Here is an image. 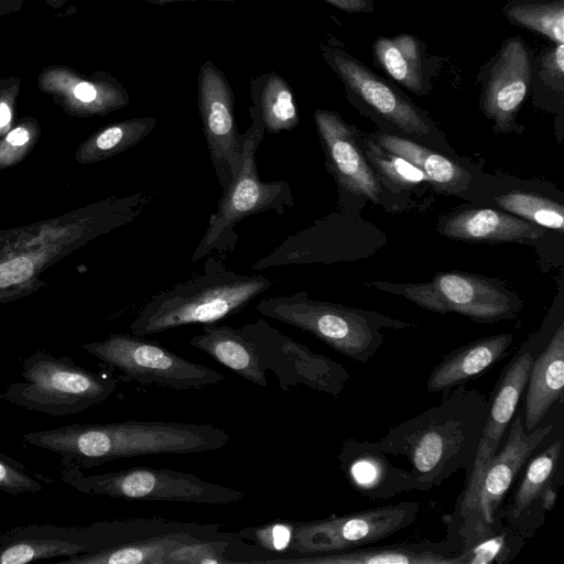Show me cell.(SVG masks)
<instances>
[{"label": "cell", "instance_id": "cell-1", "mask_svg": "<svg viewBox=\"0 0 564 564\" xmlns=\"http://www.w3.org/2000/svg\"><path fill=\"white\" fill-rule=\"evenodd\" d=\"M22 440L57 454L64 466L89 469L121 458L213 452L226 446L230 435L210 423L129 420L75 423L28 432Z\"/></svg>", "mask_w": 564, "mask_h": 564}, {"label": "cell", "instance_id": "cell-2", "mask_svg": "<svg viewBox=\"0 0 564 564\" xmlns=\"http://www.w3.org/2000/svg\"><path fill=\"white\" fill-rule=\"evenodd\" d=\"M189 344L262 388L268 386L267 371H272L284 393L292 386L304 384L337 397L349 380L343 365L283 335L264 319L239 327L204 324Z\"/></svg>", "mask_w": 564, "mask_h": 564}, {"label": "cell", "instance_id": "cell-3", "mask_svg": "<svg viewBox=\"0 0 564 564\" xmlns=\"http://www.w3.org/2000/svg\"><path fill=\"white\" fill-rule=\"evenodd\" d=\"M489 400L465 384L445 392L441 403L399 423L377 441L387 455L404 456L427 487L469 471L486 422Z\"/></svg>", "mask_w": 564, "mask_h": 564}, {"label": "cell", "instance_id": "cell-4", "mask_svg": "<svg viewBox=\"0 0 564 564\" xmlns=\"http://www.w3.org/2000/svg\"><path fill=\"white\" fill-rule=\"evenodd\" d=\"M221 254L210 256L202 274L154 295L130 325L132 334L147 337L185 325L216 323L271 288L264 275L230 270Z\"/></svg>", "mask_w": 564, "mask_h": 564}, {"label": "cell", "instance_id": "cell-5", "mask_svg": "<svg viewBox=\"0 0 564 564\" xmlns=\"http://www.w3.org/2000/svg\"><path fill=\"white\" fill-rule=\"evenodd\" d=\"M256 310L263 316L314 335L346 357L368 364L383 343L381 328L409 324L375 312L312 300L305 291L265 297Z\"/></svg>", "mask_w": 564, "mask_h": 564}, {"label": "cell", "instance_id": "cell-6", "mask_svg": "<svg viewBox=\"0 0 564 564\" xmlns=\"http://www.w3.org/2000/svg\"><path fill=\"white\" fill-rule=\"evenodd\" d=\"M20 365L23 380L9 384L0 399L51 416L82 413L106 401L117 387L111 375L94 372L67 356L37 350Z\"/></svg>", "mask_w": 564, "mask_h": 564}, {"label": "cell", "instance_id": "cell-7", "mask_svg": "<svg viewBox=\"0 0 564 564\" xmlns=\"http://www.w3.org/2000/svg\"><path fill=\"white\" fill-rule=\"evenodd\" d=\"M249 112L251 124L243 133L241 169L223 192L215 213L209 217L207 229L193 252V262L213 252H232L238 239L234 228L241 220L269 210L282 216L294 207L289 182H264L259 176L256 156L265 131L253 106Z\"/></svg>", "mask_w": 564, "mask_h": 564}, {"label": "cell", "instance_id": "cell-8", "mask_svg": "<svg viewBox=\"0 0 564 564\" xmlns=\"http://www.w3.org/2000/svg\"><path fill=\"white\" fill-rule=\"evenodd\" d=\"M61 479L78 492L116 499L231 505L246 497L245 491L164 467L139 466L86 475L82 469L61 465Z\"/></svg>", "mask_w": 564, "mask_h": 564}, {"label": "cell", "instance_id": "cell-9", "mask_svg": "<svg viewBox=\"0 0 564 564\" xmlns=\"http://www.w3.org/2000/svg\"><path fill=\"white\" fill-rule=\"evenodd\" d=\"M82 347L127 379L141 384L199 390L226 379L210 367L187 360L158 341L137 335L115 334Z\"/></svg>", "mask_w": 564, "mask_h": 564}, {"label": "cell", "instance_id": "cell-10", "mask_svg": "<svg viewBox=\"0 0 564 564\" xmlns=\"http://www.w3.org/2000/svg\"><path fill=\"white\" fill-rule=\"evenodd\" d=\"M419 508L416 501H402L322 520L295 521L288 549L292 555L288 557L351 550L379 542L414 523Z\"/></svg>", "mask_w": 564, "mask_h": 564}, {"label": "cell", "instance_id": "cell-11", "mask_svg": "<svg viewBox=\"0 0 564 564\" xmlns=\"http://www.w3.org/2000/svg\"><path fill=\"white\" fill-rule=\"evenodd\" d=\"M373 285L404 296L414 304L441 314L458 313L476 323H494L512 318L521 303L492 281L463 272H443L431 282Z\"/></svg>", "mask_w": 564, "mask_h": 564}, {"label": "cell", "instance_id": "cell-12", "mask_svg": "<svg viewBox=\"0 0 564 564\" xmlns=\"http://www.w3.org/2000/svg\"><path fill=\"white\" fill-rule=\"evenodd\" d=\"M197 107L209 158L224 192L241 169L245 135L236 123L232 88L209 59L199 68Z\"/></svg>", "mask_w": 564, "mask_h": 564}, {"label": "cell", "instance_id": "cell-13", "mask_svg": "<svg viewBox=\"0 0 564 564\" xmlns=\"http://www.w3.org/2000/svg\"><path fill=\"white\" fill-rule=\"evenodd\" d=\"M534 358L532 345L525 343L499 378L489 400L487 417L474 462L466 474L465 487L453 514L462 516L477 507L484 471L499 449L502 437L514 416Z\"/></svg>", "mask_w": 564, "mask_h": 564}, {"label": "cell", "instance_id": "cell-14", "mask_svg": "<svg viewBox=\"0 0 564 564\" xmlns=\"http://www.w3.org/2000/svg\"><path fill=\"white\" fill-rule=\"evenodd\" d=\"M321 51L350 97L408 134L431 133L432 126L424 112L390 82L336 45L322 44Z\"/></svg>", "mask_w": 564, "mask_h": 564}, {"label": "cell", "instance_id": "cell-15", "mask_svg": "<svg viewBox=\"0 0 564 564\" xmlns=\"http://www.w3.org/2000/svg\"><path fill=\"white\" fill-rule=\"evenodd\" d=\"M532 75L531 53L518 36L507 39L492 61L484 79L481 108L494 121L495 129L508 132L527 97Z\"/></svg>", "mask_w": 564, "mask_h": 564}, {"label": "cell", "instance_id": "cell-16", "mask_svg": "<svg viewBox=\"0 0 564 564\" xmlns=\"http://www.w3.org/2000/svg\"><path fill=\"white\" fill-rule=\"evenodd\" d=\"M313 118L326 166L339 187L379 203L382 186L357 141L354 127L332 110L316 109Z\"/></svg>", "mask_w": 564, "mask_h": 564}, {"label": "cell", "instance_id": "cell-17", "mask_svg": "<svg viewBox=\"0 0 564 564\" xmlns=\"http://www.w3.org/2000/svg\"><path fill=\"white\" fill-rule=\"evenodd\" d=\"M337 458L349 485L368 499L384 500L404 491L429 490L411 470L391 464L377 442L346 438Z\"/></svg>", "mask_w": 564, "mask_h": 564}, {"label": "cell", "instance_id": "cell-18", "mask_svg": "<svg viewBox=\"0 0 564 564\" xmlns=\"http://www.w3.org/2000/svg\"><path fill=\"white\" fill-rule=\"evenodd\" d=\"M91 551L89 525L26 524L0 533V564H26Z\"/></svg>", "mask_w": 564, "mask_h": 564}, {"label": "cell", "instance_id": "cell-19", "mask_svg": "<svg viewBox=\"0 0 564 564\" xmlns=\"http://www.w3.org/2000/svg\"><path fill=\"white\" fill-rule=\"evenodd\" d=\"M510 423L503 446L497 451L484 471L477 497V507L488 522L496 520L499 507L520 470L553 429L546 425L527 432L521 414H517Z\"/></svg>", "mask_w": 564, "mask_h": 564}, {"label": "cell", "instance_id": "cell-20", "mask_svg": "<svg viewBox=\"0 0 564 564\" xmlns=\"http://www.w3.org/2000/svg\"><path fill=\"white\" fill-rule=\"evenodd\" d=\"M220 525L177 521L173 527L97 552L65 557L59 564H165L167 554L180 545L213 536Z\"/></svg>", "mask_w": 564, "mask_h": 564}, {"label": "cell", "instance_id": "cell-21", "mask_svg": "<svg viewBox=\"0 0 564 564\" xmlns=\"http://www.w3.org/2000/svg\"><path fill=\"white\" fill-rule=\"evenodd\" d=\"M458 542L398 543L275 560L282 564H459Z\"/></svg>", "mask_w": 564, "mask_h": 564}, {"label": "cell", "instance_id": "cell-22", "mask_svg": "<svg viewBox=\"0 0 564 564\" xmlns=\"http://www.w3.org/2000/svg\"><path fill=\"white\" fill-rule=\"evenodd\" d=\"M447 522L457 525L455 531L460 547L459 564H503L509 562L521 549L522 538L511 533L501 524L500 518L488 522L480 509L475 507L462 516L448 514Z\"/></svg>", "mask_w": 564, "mask_h": 564}, {"label": "cell", "instance_id": "cell-23", "mask_svg": "<svg viewBox=\"0 0 564 564\" xmlns=\"http://www.w3.org/2000/svg\"><path fill=\"white\" fill-rule=\"evenodd\" d=\"M513 335L502 333L482 337L442 357L429 376V392H448L466 384L505 357Z\"/></svg>", "mask_w": 564, "mask_h": 564}, {"label": "cell", "instance_id": "cell-24", "mask_svg": "<svg viewBox=\"0 0 564 564\" xmlns=\"http://www.w3.org/2000/svg\"><path fill=\"white\" fill-rule=\"evenodd\" d=\"M523 427H538L564 389V324L561 323L543 351L532 362L525 384Z\"/></svg>", "mask_w": 564, "mask_h": 564}, {"label": "cell", "instance_id": "cell-25", "mask_svg": "<svg viewBox=\"0 0 564 564\" xmlns=\"http://www.w3.org/2000/svg\"><path fill=\"white\" fill-rule=\"evenodd\" d=\"M442 235L464 241L532 242L545 230L513 214L491 208H474L448 217L441 226Z\"/></svg>", "mask_w": 564, "mask_h": 564}, {"label": "cell", "instance_id": "cell-26", "mask_svg": "<svg viewBox=\"0 0 564 564\" xmlns=\"http://www.w3.org/2000/svg\"><path fill=\"white\" fill-rule=\"evenodd\" d=\"M424 48L419 37L402 33L392 37H378L373 43V55L391 78L423 96L430 89Z\"/></svg>", "mask_w": 564, "mask_h": 564}, {"label": "cell", "instance_id": "cell-27", "mask_svg": "<svg viewBox=\"0 0 564 564\" xmlns=\"http://www.w3.org/2000/svg\"><path fill=\"white\" fill-rule=\"evenodd\" d=\"M373 141L386 151L405 159L417 167L426 181L441 192L457 194L467 188L471 181L470 174L462 165L410 139L380 133Z\"/></svg>", "mask_w": 564, "mask_h": 564}, {"label": "cell", "instance_id": "cell-28", "mask_svg": "<svg viewBox=\"0 0 564 564\" xmlns=\"http://www.w3.org/2000/svg\"><path fill=\"white\" fill-rule=\"evenodd\" d=\"M252 106L264 131L276 134L291 131L300 123L293 90L278 73L270 72L250 80Z\"/></svg>", "mask_w": 564, "mask_h": 564}, {"label": "cell", "instance_id": "cell-29", "mask_svg": "<svg viewBox=\"0 0 564 564\" xmlns=\"http://www.w3.org/2000/svg\"><path fill=\"white\" fill-rule=\"evenodd\" d=\"M561 449L562 443L555 441L530 460L514 492L512 503L503 512L499 511L496 517L503 516L514 528H519L523 519L531 517L538 508L541 510L540 496L551 484Z\"/></svg>", "mask_w": 564, "mask_h": 564}, {"label": "cell", "instance_id": "cell-30", "mask_svg": "<svg viewBox=\"0 0 564 564\" xmlns=\"http://www.w3.org/2000/svg\"><path fill=\"white\" fill-rule=\"evenodd\" d=\"M505 15L522 28L539 32L556 44H564V2L512 1L505 6Z\"/></svg>", "mask_w": 564, "mask_h": 564}, {"label": "cell", "instance_id": "cell-31", "mask_svg": "<svg viewBox=\"0 0 564 564\" xmlns=\"http://www.w3.org/2000/svg\"><path fill=\"white\" fill-rule=\"evenodd\" d=\"M502 209L542 228L563 230L564 207L543 196L513 191L495 198Z\"/></svg>", "mask_w": 564, "mask_h": 564}, {"label": "cell", "instance_id": "cell-32", "mask_svg": "<svg viewBox=\"0 0 564 564\" xmlns=\"http://www.w3.org/2000/svg\"><path fill=\"white\" fill-rule=\"evenodd\" d=\"M365 155L370 160L378 173L400 187L414 186L425 182V175L405 159L390 153L373 140L365 141Z\"/></svg>", "mask_w": 564, "mask_h": 564}, {"label": "cell", "instance_id": "cell-33", "mask_svg": "<svg viewBox=\"0 0 564 564\" xmlns=\"http://www.w3.org/2000/svg\"><path fill=\"white\" fill-rule=\"evenodd\" d=\"M51 484L53 480L47 476L37 474L0 453V491L13 496L36 494Z\"/></svg>", "mask_w": 564, "mask_h": 564}, {"label": "cell", "instance_id": "cell-34", "mask_svg": "<svg viewBox=\"0 0 564 564\" xmlns=\"http://www.w3.org/2000/svg\"><path fill=\"white\" fill-rule=\"evenodd\" d=\"M294 530L295 521L274 520L258 527L245 528L238 531L237 535L271 553H282L288 552Z\"/></svg>", "mask_w": 564, "mask_h": 564}, {"label": "cell", "instance_id": "cell-35", "mask_svg": "<svg viewBox=\"0 0 564 564\" xmlns=\"http://www.w3.org/2000/svg\"><path fill=\"white\" fill-rule=\"evenodd\" d=\"M542 77L544 80L563 90L564 78V44H556L550 48L541 61Z\"/></svg>", "mask_w": 564, "mask_h": 564}, {"label": "cell", "instance_id": "cell-36", "mask_svg": "<svg viewBox=\"0 0 564 564\" xmlns=\"http://www.w3.org/2000/svg\"><path fill=\"white\" fill-rule=\"evenodd\" d=\"M33 273V263L26 257H19L0 264V288L23 282Z\"/></svg>", "mask_w": 564, "mask_h": 564}, {"label": "cell", "instance_id": "cell-37", "mask_svg": "<svg viewBox=\"0 0 564 564\" xmlns=\"http://www.w3.org/2000/svg\"><path fill=\"white\" fill-rule=\"evenodd\" d=\"M329 4L335 8L350 12V13H361V12H372L373 3L371 0H325Z\"/></svg>", "mask_w": 564, "mask_h": 564}, {"label": "cell", "instance_id": "cell-38", "mask_svg": "<svg viewBox=\"0 0 564 564\" xmlns=\"http://www.w3.org/2000/svg\"><path fill=\"white\" fill-rule=\"evenodd\" d=\"M75 97L83 102H91L97 99V87L90 83H79L74 89Z\"/></svg>", "mask_w": 564, "mask_h": 564}, {"label": "cell", "instance_id": "cell-39", "mask_svg": "<svg viewBox=\"0 0 564 564\" xmlns=\"http://www.w3.org/2000/svg\"><path fill=\"white\" fill-rule=\"evenodd\" d=\"M557 494L552 482L549 484L540 496V507L542 512L551 511L554 507Z\"/></svg>", "mask_w": 564, "mask_h": 564}, {"label": "cell", "instance_id": "cell-40", "mask_svg": "<svg viewBox=\"0 0 564 564\" xmlns=\"http://www.w3.org/2000/svg\"><path fill=\"white\" fill-rule=\"evenodd\" d=\"M28 140H29V132L23 128L14 129L7 137V141L15 147L25 144Z\"/></svg>", "mask_w": 564, "mask_h": 564}, {"label": "cell", "instance_id": "cell-41", "mask_svg": "<svg viewBox=\"0 0 564 564\" xmlns=\"http://www.w3.org/2000/svg\"><path fill=\"white\" fill-rule=\"evenodd\" d=\"M11 118V112L6 104H0V127H4Z\"/></svg>", "mask_w": 564, "mask_h": 564}, {"label": "cell", "instance_id": "cell-42", "mask_svg": "<svg viewBox=\"0 0 564 564\" xmlns=\"http://www.w3.org/2000/svg\"><path fill=\"white\" fill-rule=\"evenodd\" d=\"M148 3H151V4H158V6H162V4H165L167 2H173V1H197V0H143ZM205 1H235V0H205Z\"/></svg>", "mask_w": 564, "mask_h": 564}, {"label": "cell", "instance_id": "cell-43", "mask_svg": "<svg viewBox=\"0 0 564 564\" xmlns=\"http://www.w3.org/2000/svg\"><path fill=\"white\" fill-rule=\"evenodd\" d=\"M0 371H1V368H0Z\"/></svg>", "mask_w": 564, "mask_h": 564}]
</instances>
